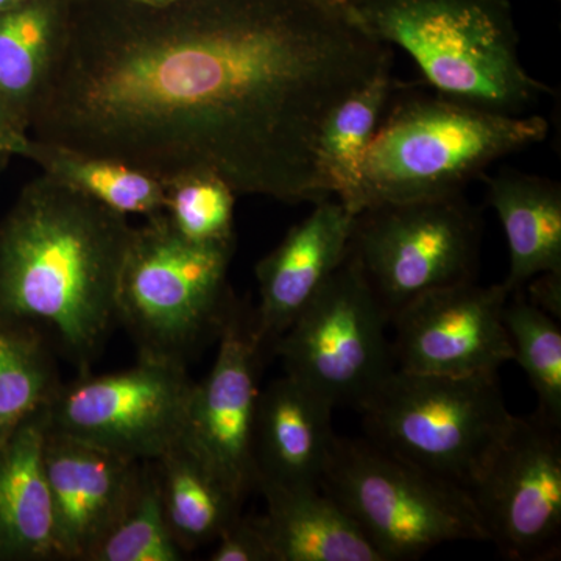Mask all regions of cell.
I'll list each match as a JSON object with an SVG mask.
<instances>
[{"mask_svg": "<svg viewBox=\"0 0 561 561\" xmlns=\"http://www.w3.org/2000/svg\"><path fill=\"white\" fill-rule=\"evenodd\" d=\"M81 11L33 110L38 142L161 180L210 175L236 195L320 202L328 117L390 66L383 43L312 0H180Z\"/></svg>", "mask_w": 561, "mask_h": 561, "instance_id": "obj_1", "label": "cell"}, {"mask_svg": "<svg viewBox=\"0 0 561 561\" xmlns=\"http://www.w3.org/2000/svg\"><path fill=\"white\" fill-rule=\"evenodd\" d=\"M128 217L41 173L0 220V321L88 375L117 320Z\"/></svg>", "mask_w": 561, "mask_h": 561, "instance_id": "obj_2", "label": "cell"}, {"mask_svg": "<svg viewBox=\"0 0 561 561\" xmlns=\"http://www.w3.org/2000/svg\"><path fill=\"white\" fill-rule=\"evenodd\" d=\"M549 125L454 101L420 99L379 124L362 164L354 216L383 205L459 195L500 158L541 142Z\"/></svg>", "mask_w": 561, "mask_h": 561, "instance_id": "obj_3", "label": "cell"}, {"mask_svg": "<svg viewBox=\"0 0 561 561\" xmlns=\"http://www.w3.org/2000/svg\"><path fill=\"white\" fill-rule=\"evenodd\" d=\"M346 11L373 38L408 51L454 101L519 114L548 91L524 69L511 20L493 0H365Z\"/></svg>", "mask_w": 561, "mask_h": 561, "instance_id": "obj_4", "label": "cell"}, {"mask_svg": "<svg viewBox=\"0 0 561 561\" xmlns=\"http://www.w3.org/2000/svg\"><path fill=\"white\" fill-rule=\"evenodd\" d=\"M234 239L197 242L181 236L165 213L135 228L117 295V320L139 357L186 365L219 337L234 308L228 271Z\"/></svg>", "mask_w": 561, "mask_h": 561, "instance_id": "obj_5", "label": "cell"}, {"mask_svg": "<svg viewBox=\"0 0 561 561\" xmlns=\"http://www.w3.org/2000/svg\"><path fill=\"white\" fill-rule=\"evenodd\" d=\"M357 411L368 440L465 490L515 420L497 373L454 378L394 367Z\"/></svg>", "mask_w": 561, "mask_h": 561, "instance_id": "obj_6", "label": "cell"}, {"mask_svg": "<svg viewBox=\"0 0 561 561\" xmlns=\"http://www.w3.org/2000/svg\"><path fill=\"white\" fill-rule=\"evenodd\" d=\"M321 489L383 561L419 560L454 541H489L468 491L368 438L335 437Z\"/></svg>", "mask_w": 561, "mask_h": 561, "instance_id": "obj_7", "label": "cell"}, {"mask_svg": "<svg viewBox=\"0 0 561 561\" xmlns=\"http://www.w3.org/2000/svg\"><path fill=\"white\" fill-rule=\"evenodd\" d=\"M383 312L359 261L348 249L313 300L273 345L286 375L334 408L362 402L393 370Z\"/></svg>", "mask_w": 561, "mask_h": 561, "instance_id": "obj_8", "label": "cell"}, {"mask_svg": "<svg viewBox=\"0 0 561 561\" xmlns=\"http://www.w3.org/2000/svg\"><path fill=\"white\" fill-rule=\"evenodd\" d=\"M479 239L474 213L453 195L362 210L350 249L390 320L426 291L474 279Z\"/></svg>", "mask_w": 561, "mask_h": 561, "instance_id": "obj_9", "label": "cell"}, {"mask_svg": "<svg viewBox=\"0 0 561 561\" xmlns=\"http://www.w3.org/2000/svg\"><path fill=\"white\" fill-rule=\"evenodd\" d=\"M194 383L186 365L139 357L128 370L60 383L46 404L47 426L127 459L157 461L183 437Z\"/></svg>", "mask_w": 561, "mask_h": 561, "instance_id": "obj_10", "label": "cell"}, {"mask_svg": "<svg viewBox=\"0 0 561 561\" xmlns=\"http://www.w3.org/2000/svg\"><path fill=\"white\" fill-rule=\"evenodd\" d=\"M489 541L508 560L546 561L561 553L560 427L535 413L511 430L470 489Z\"/></svg>", "mask_w": 561, "mask_h": 561, "instance_id": "obj_11", "label": "cell"}, {"mask_svg": "<svg viewBox=\"0 0 561 561\" xmlns=\"http://www.w3.org/2000/svg\"><path fill=\"white\" fill-rule=\"evenodd\" d=\"M504 284L472 280L426 291L390 317L397 339L390 346L398 370L434 376L497 373L513 360L504 323Z\"/></svg>", "mask_w": 561, "mask_h": 561, "instance_id": "obj_12", "label": "cell"}, {"mask_svg": "<svg viewBox=\"0 0 561 561\" xmlns=\"http://www.w3.org/2000/svg\"><path fill=\"white\" fill-rule=\"evenodd\" d=\"M217 339L216 362L192 389L181 443L243 501L256 486L253 432L265 350L253 313L238 301Z\"/></svg>", "mask_w": 561, "mask_h": 561, "instance_id": "obj_13", "label": "cell"}, {"mask_svg": "<svg viewBox=\"0 0 561 561\" xmlns=\"http://www.w3.org/2000/svg\"><path fill=\"white\" fill-rule=\"evenodd\" d=\"M144 463L49 430L44 468L61 560L87 561L130 507Z\"/></svg>", "mask_w": 561, "mask_h": 561, "instance_id": "obj_14", "label": "cell"}, {"mask_svg": "<svg viewBox=\"0 0 561 561\" xmlns=\"http://www.w3.org/2000/svg\"><path fill=\"white\" fill-rule=\"evenodd\" d=\"M354 214L341 201L317 202L283 242L256 265L260 306L253 312L262 348H273L348 253Z\"/></svg>", "mask_w": 561, "mask_h": 561, "instance_id": "obj_15", "label": "cell"}, {"mask_svg": "<svg viewBox=\"0 0 561 561\" xmlns=\"http://www.w3.org/2000/svg\"><path fill=\"white\" fill-rule=\"evenodd\" d=\"M334 405L286 375L260 391L253 432L256 486H321L337 435Z\"/></svg>", "mask_w": 561, "mask_h": 561, "instance_id": "obj_16", "label": "cell"}, {"mask_svg": "<svg viewBox=\"0 0 561 561\" xmlns=\"http://www.w3.org/2000/svg\"><path fill=\"white\" fill-rule=\"evenodd\" d=\"M46 405L0 442V561L61 560L46 468Z\"/></svg>", "mask_w": 561, "mask_h": 561, "instance_id": "obj_17", "label": "cell"}, {"mask_svg": "<svg viewBox=\"0 0 561 561\" xmlns=\"http://www.w3.org/2000/svg\"><path fill=\"white\" fill-rule=\"evenodd\" d=\"M262 534L273 561H383L348 513L321 486H260Z\"/></svg>", "mask_w": 561, "mask_h": 561, "instance_id": "obj_18", "label": "cell"}, {"mask_svg": "<svg viewBox=\"0 0 561 561\" xmlns=\"http://www.w3.org/2000/svg\"><path fill=\"white\" fill-rule=\"evenodd\" d=\"M486 197L507 238L511 271L502 284L508 294L524 290L541 273H561L560 187L505 171L486 181Z\"/></svg>", "mask_w": 561, "mask_h": 561, "instance_id": "obj_19", "label": "cell"}, {"mask_svg": "<svg viewBox=\"0 0 561 561\" xmlns=\"http://www.w3.org/2000/svg\"><path fill=\"white\" fill-rule=\"evenodd\" d=\"M69 0H27L0 13V108L28 131L49 79Z\"/></svg>", "mask_w": 561, "mask_h": 561, "instance_id": "obj_20", "label": "cell"}, {"mask_svg": "<svg viewBox=\"0 0 561 561\" xmlns=\"http://www.w3.org/2000/svg\"><path fill=\"white\" fill-rule=\"evenodd\" d=\"M151 463L165 522L184 552L216 541L221 530L241 516L243 501L183 443Z\"/></svg>", "mask_w": 561, "mask_h": 561, "instance_id": "obj_21", "label": "cell"}, {"mask_svg": "<svg viewBox=\"0 0 561 561\" xmlns=\"http://www.w3.org/2000/svg\"><path fill=\"white\" fill-rule=\"evenodd\" d=\"M390 90V66H387L343 101L321 130L316 154L321 198L334 195L353 214L359 194L362 164L381 124Z\"/></svg>", "mask_w": 561, "mask_h": 561, "instance_id": "obj_22", "label": "cell"}, {"mask_svg": "<svg viewBox=\"0 0 561 561\" xmlns=\"http://www.w3.org/2000/svg\"><path fill=\"white\" fill-rule=\"evenodd\" d=\"M33 142L31 161L50 179L127 217L139 214L147 219L164 213V183L149 173L110 158L92 157L38 140Z\"/></svg>", "mask_w": 561, "mask_h": 561, "instance_id": "obj_23", "label": "cell"}, {"mask_svg": "<svg viewBox=\"0 0 561 561\" xmlns=\"http://www.w3.org/2000/svg\"><path fill=\"white\" fill-rule=\"evenodd\" d=\"M58 387L49 345L0 321V442L43 409Z\"/></svg>", "mask_w": 561, "mask_h": 561, "instance_id": "obj_24", "label": "cell"}, {"mask_svg": "<svg viewBox=\"0 0 561 561\" xmlns=\"http://www.w3.org/2000/svg\"><path fill=\"white\" fill-rule=\"evenodd\" d=\"M504 323L513 360L522 365L537 393V415L561 430L560 321L531 305L518 290L505 302Z\"/></svg>", "mask_w": 561, "mask_h": 561, "instance_id": "obj_25", "label": "cell"}, {"mask_svg": "<svg viewBox=\"0 0 561 561\" xmlns=\"http://www.w3.org/2000/svg\"><path fill=\"white\" fill-rule=\"evenodd\" d=\"M183 553L165 522L157 471L146 461L130 507L87 561H180Z\"/></svg>", "mask_w": 561, "mask_h": 561, "instance_id": "obj_26", "label": "cell"}, {"mask_svg": "<svg viewBox=\"0 0 561 561\" xmlns=\"http://www.w3.org/2000/svg\"><path fill=\"white\" fill-rule=\"evenodd\" d=\"M165 216L184 238L197 242L234 239V191L210 175H186L164 183Z\"/></svg>", "mask_w": 561, "mask_h": 561, "instance_id": "obj_27", "label": "cell"}, {"mask_svg": "<svg viewBox=\"0 0 561 561\" xmlns=\"http://www.w3.org/2000/svg\"><path fill=\"white\" fill-rule=\"evenodd\" d=\"M214 542L216 549L209 557L213 561H273L257 518L238 516Z\"/></svg>", "mask_w": 561, "mask_h": 561, "instance_id": "obj_28", "label": "cell"}, {"mask_svg": "<svg viewBox=\"0 0 561 561\" xmlns=\"http://www.w3.org/2000/svg\"><path fill=\"white\" fill-rule=\"evenodd\" d=\"M33 146L35 142L28 131L18 124L5 110L0 108V172L14 158L31 160Z\"/></svg>", "mask_w": 561, "mask_h": 561, "instance_id": "obj_29", "label": "cell"}, {"mask_svg": "<svg viewBox=\"0 0 561 561\" xmlns=\"http://www.w3.org/2000/svg\"><path fill=\"white\" fill-rule=\"evenodd\" d=\"M527 300L557 321L561 320V273L546 272L526 284Z\"/></svg>", "mask_w": 561, "mask_h": 561, "instance_id": "obj_30", "label": "cell"}, {"mask_svg": "<svg viewBox=\"0 0 561 561\" xmlns=\"http://www.w3.org/2000/svg\"><path fill=\"white\" fill-rule=\"evenodd\" d=\"M131 2L138 3L140 7H147V9H165V7H171L180 0H131Z\"/></svg>", "mask_w": 561, "mask_h": 561, "instance_id": "obj_31", "label": "cell"}, {"mask_svg": "<svg viewBox=\"0 0 561 561\" xmlns=\"http://www.w3.org/2000/svg\"><path fill=\"white\" fill-rule=\"evenodd\" d=\"M27 2V0H0V13L2 11L13 9V7L20 5V3Z\"/></svg>", "mask_w": 561, "mask_h": 561, "instance_id": "obj_32", "label": "cell"}]
</instances>
